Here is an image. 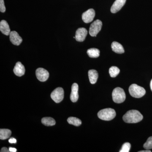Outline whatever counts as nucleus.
<instances>
[{"label":"nucleus","mask_w":152,"mask_h":152,"mask_svg":"<svg viewBox=\"0 0 152 152\" xmlns=\"http://www.w3.org/2000/svg\"><path fill=\"white\" fill-rule=\"evenodd\" d=\"M102 26V23L101 20H97L93 22L90 26L89 34L91 37H96L99 32Z\"/></svg>","instance_id":"nucleus-5"},{"label":"nucleus","mask_w":152,"mask_h":152,"mask_svg":"<svg viewBox=\"0 0 152 152\" xmlns=\"http://www.w3.org/2000/svg\"><path fill=\"white\" fill-rule=\"evenodd\" d=\"M129 92L132 96L136 98H141L146 93L145 90L143 88L135 84H133L129 87Z\"/></svg>","instance_id":"nucleus-4"},{"label":"nucleus","mask_w":152,"mask_h":152,"mask_svg":"<svg viewBox=\"0 0 152 152\" xmlns=\"http://www.w3.org/2000/svg\"><path fill=\"white\" fill-rule=\"evenodd\" d=\"M150 87H151V90L152 91V79L151 81V83H150Z\"/></svg>","instance_id":"nucleus-29"},{"label":"nucleus","mask_w":152,"mask_h":152,"mask_svg":"<svg viewBox=\"0 0 152 152\" xmlns=\"http://www.w3.org/2000/svg\"><path fill=\"white\" fill-rule=\"evenodd\" d=\"M126 94L122 88L118 87L114 89L112 93L113 101L116 103H122L126 99Z\"/></svg>","instance_id":"nucleus-3"},{"label":"nucleus","mask_w":152,"mask_h":152,"mask_svg":"<svg viewBox=\"0 0 152 152\" xmlns=\"http://www.w3.org/2000/svg\"><path fill=\"white\" fill-rule=\"evenodd\" d=\"M78 85L77 84L75 83L72 86L70 99L73 102H76L78 99Z\"/></svg>","instance_id":"nucleus-12"},{"label":"nucleus","mask_w":152,"mask_h":152,"mask_svg":"<svg viewBox=\"0 0 152 152\" xmlns=\"http://www.w3.org/2000/svg\"><path fill=\"white\" fill-rule=\"evenodd\" d=\"M6 10L4 0H0V11L1 12L4 13L5 12Z\"/></svg>","instance_id":"nucleus-24"},{"label":"nucleus","mask_w":152,"mask_h":152,"mask_svg":"<svg viewBox=\"0 0 152 152\" xmlns=\"http://www.w3.org/2000/svg\"><path fill=\"white\" fill-rule=\"evenodd\" d=\"M1 152H10V150L7 148H6V147H4L2 148L1 149Z\"/></svg>","instance_id":"nucleus-26"},{"label":"nucleus","mask_w":152,"mask_h":152,"mask_svg":"<svg viewBox=\"0 0 152 152\" xmlns=\"http://www.w3.org/2000/svg\"><path fill=\"white\" fill-rule=\"evenodd\" d=\"M51 97L55 102H61L64 98V91L62 88H58L51 94Z\"/></svg>","instance_id":"nucleus-6"},{"label":"nucleus","mask_w":152,"mask_h":152,"mask_svg":"<svg viewBox=\"0 0 152 152\" xmlns=\"http://www.w3.org/2000/svg\"><path fill=\"white\" fill-rule=\"evenodd\" d=\"M131 148V144L129 142L125 143L123 144L120 152H129Z\"/></svg>","instance_id":"nucleus-23"},{"label":"nucleus","mask_w":152,"mask_h":152,"mask_svg":"<svg viewBox=\"0 0 152 152\" xmlns=\"http://www.w3.org/2000/svg\"><path fill=\"white\" fill-rule=\"evenodd\" d=\"M10 40L15 45L19 46L22 42L23 39L15 31H11L10 34Z\"/></svg>","instance_id":"nucleus-10"},{"label":"nucleus","mask_w":152,"mask_h":152,"mask_svg":"<svg viewBox=\"0 0 152 152\" xmlns=\"http://www.w3.org/2000/svg\"><path fill=\"white\" fill-rule=\"evenodd\" d=\"M120 70L116 66H112L109 69V73L112 77H115L119 74Z\"/></svg>","instance_id":"nucleus-21"},{"label":"nucleus","mask_w":152,"mask_h":152,"mask_svg":"<svg viewBox=\"0 0 152 152\" xmlns=\"http://www.w3.org/2000/svg\"><path fill=\"white\" fill-rule=\"evenodd\" d=\"M143 147L146 150H151L152 149V137H150L147 140L146 142L144 144Z\"/></svg>","instance_id":"nucleus-22"},{"label":"nucleus","mask_w":152,"mask_h":152,"mask_svg":"<svg viewBox=\"0 0 152 152\" xmlns=\"http://www.w3.org/2000/svg\"><path fill=\"white\" fill-rule=\"evenodd\" d=\"M88 34V31L84 28H79L76 32L75 39L79 42H83Z\"/></svg>","instance_id":"nucleus-9"},{"label":"nucleus","mask_w":152,"mask_h":152,"mask_svg":"<svg viewBox=\"0 0 152 152\" xmlns=\"http://www.w3.org/2000/svg\"><path fill=\"white\" fill-rule=\"evenodd\" d=\"M113 51L118 54H122L124 53V49L123 46L119 43L117 42H113L111 45Z\"/></svg>","instance_id":"nucleus-15"},{"label":"nucleus","mask_w":152,"mask_h":152,"mask_svg":"<svg viewBox=\"0 0 152 152\" xmlns=\"http://www.w3.org/2000/svg\"><path fill=\"white\" fill-rule=\"evenodd\" d=\"M142 115L137 110L129 111L124 115L123 120L125 122L129 124H135L140 122L143 119Z\"/></svg>","instance_id":"nucleus-1"},{"label":"nucleus","mask_w":152,"mask_h":152,"mask_svg":"<svg viewBox=\"0 0 152 152\" xmlns=\"http://www.w3.org/2000/svg\"><path fill=\"white\" fill-rule=\"evenodd\" d=\"M95 16L94 10L93 9H89L82 15V19L85 23H88L92 21Z\"/></svg>","instance_id":"nucleus-8"},{"label":"nucleus","mask_w":152,"mask_h":152,"mask_svg":"<svg viewBox=\"0 0 152 152\" xmlns=\"http://www.w3.org/2000/svg\"><path fill=\"white\" fill-rule=\"evenodd\" d=\"M88 77L91 84H94L96 83L99 77L98 72L95 70H90L88 71Z\"/></svg>","instance_id":"nucleus-16"},{"label":"nucleus","mask_w":152,"mask_h":152,"mask_svg":"<svg viewBox=\"0 0 152 152\" xmlns=\"http://www.w3.org/2000/svg\"><path fill=\"white\" fill-rule=\"evenodd\" d=\"M151 151H150V150H146L145 151H139V152H151Z\"/></svg>","instance_id":"nucleus-28"},{"label":"nucleus","mask_w":152,"mask_h":152,"mask_svg":"<svg viewBox=\"0 0 152 152\" xmlns=\"http://www.w3.org/2000/svg\"><path fill=\"white\" fill-rule=\"evenodd\" d=\"M9 150H10V151L11 152H17V149L15 148H11V147H10L9 148Z\"/></svg>","instance_id":"nucleus-27"},{"label":"nucleus","mask_w":152,"mask_h":152,"mask_svg":"<svg viewBox=\"0 0 152 152\" xmlns=\"http://www.w3.org/2000/svg\"><path fill=\"white\" fill-rule=\"evenodd\" d=\"M25 71L24 66L20 62L16 63L13 69L14 73L18 77H21L24 75Z\"/></svg>","instance_id":"nucleus-13"},{"label":"nucleus","mask_w":152,"mask_h":152,"mask_svg":"<svg viewBox=\"0 0 152 152\" xmlns=\"http://www.w3.org/2000/svg\"><path fill=\"white\" fill-rule=\"evenodd\" d=\"M115 116V111L112 108L103 109L98 113V117L104 121H111L113 119Z\"/></svg>","instance_id":"nucleus-2"},{"label":"nucleus","mask_w":152,"mask_h":152,"mask_svg":"<svg viewBox=\"0 0 152 152\" xmlns=\"http://www.w3.org/2000/svg\"><path fill=\"white\" fill-rule=\"evenodd\" d=\"M67 121L70 124L74 125L76 126H79L82 124L81 121L75 117H69L68 118Z\"/></svg>","instance_id":"nucleus-20"},{"label":"nucleus","mask_w":152,"mask_h":152,"mask_svg":"<svg viewBox=\"0 0 152 152\" xmlns=\"http://www.w3.org/2000/svg\"><path fill=\"white\" fill-rule=\"evenodd\" d=\"M42 124L46 126H53L56 124V122L55 120L50 117H45L42 119Z\"/></svg>","instance_id":"nucleus-19"},{"label":"nucleus","mask_w":152,"mask_h":152,"mask_svg":"<svg viewBox=\"0 0 152 152\" xmlns=\"http://www.w3.org/2000/svg\"><path fill=\"white\" fill-rule=\"evenodd\" d=\"M87 54L90 58H97L99 56L100 51L96 48H91L87 50Z\"/></svg>","instance_id":"nucleus-18"},{"label":"nucleus","mask_w":152,"mask_h":152,"mask_svg":"<svg viewBox=\"0 0 152 152\" xmlns=\"http://www.w3.org/2000/svg\"><path fill=\"white\" fill-rule=\"evenodd\" d=\"M12 132L7 129H1L0 130V139L5 140L10 137Z\"/></svg>","instance_id":"nucleus-17"},{"label":"nucleus","mask_w":152,"mask_h":152,"mask_svg":"<svg viewBox=\"0 0 152 152\" xmlns=\"http://www.w3.org/2000/svg\"><path fill=\"white\" fill-rule=\"evenodd\" d=\"M0 30L2 34L6 36L10 35L11 31L7 22L2 20L0 22Z\"/></svg>","instance_id":"nucleus-14"},{"label":"nucleus","mask_w":152,"mask_h":152,"mask_svg":"<svg viewBox=\"0 0 152 152\" xmlns=\"http://www.w3.org/2000/svg\"><path fill=\"white\" fill-rule=\"evenodd\" d=\"M126 0H116L111 8V12L113 13H115L119 11L124 5Z\"/></svg>","instance_id":"nucleus-11"},{"label":"nucleus","mask_w":152,"mask_h":152,"mask_svg":"<svg viewBox=\"0 0 152 152\" xmlns=\"http://www.w3.org/2000/svg\"><path fill=\"white\" fill-rule=\"evenodd\" d=\"M36 75L37 78L41 82L46 81L49 77L48 72L43 68H39L37 69Z\"/></svg>","instance_id":"nucleus-7"},{"label":"nucleus","mask_w":152,"mask_h":152,"mask_svg":"<svg viewBox=\"0 0 152 152\" xmlns=\"http://www.w3.org/2000/svg\"><path fill=\"white\" fill-rule=\"evenodd\" d=\"M9 142L10 143H16L17 142V140L15 139L14 138H12L9 140Z\"/></svg>","instance_id":"nucleus-25"}]
</instances>
